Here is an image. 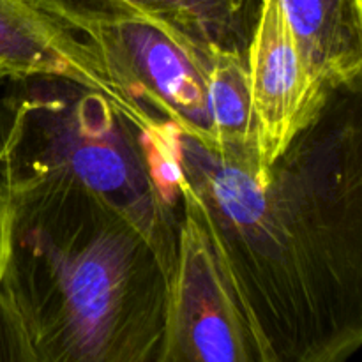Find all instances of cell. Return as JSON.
Here are the masks:
<instances>
[{
  "mask_svg": "<svg viewBox=\"0 0 362 362\" xmlns=\"http://www.w3.org/2000/svg\"><path fill=\"white\" fill-rule=\"evenodd\" d=\"M161 362H265L207 230L184 209Z\"/></svg>",
  "mask_w": 362,
  "mask_h": 362,
  "instance_id": "obj_5",
  "label": "cell"
},
{
  "mask_svg": "<svg viewBox=\"0 0 362 362\" xmlns=\"http://www.w3.org/2000/svg\"><path fill=\"white\" fill-rule=\"evenodd\" d=\"M172 279L145 233L98 194L0 184V292L35 362H161Z\"/></svg>",
  "mask_w": 362,
  "mask_h": 362,
  "instance_id": "obj_2",
  "label": "cell"
},
{
  "mask_svg": "<svg viewBox=\"0 0 362 362\" xmlns=\"http://www.w3.org/2000/svg\"><path fill=\"white\" fill-rule=\"evenodd\" d=\"M257 168L271 165L303 127L324 85L313 80L278 0H265L247 48Z\"/></svg>",
  "mask_w": 362,
  "mask_h": 362,
  "instance_id": "obj_7",
  "label": "cell"
},
{
  "mask_svg": "<svg viewBox=\"0 0 362 362\" xmlns=\"http://www.w3.org/2000/svg\"><path fill=\"white\" fill-rule=\"evenodd\" d=\"M76 34L145 21L212 55L247 60L265 0H32Z\"/></svg>",
  "mask_w": 362,
  "mask_h": 362,
  "instance_id": "obj_6",
  "label": "cell"
},
{
  "mask_svg": "<svg viewBox=\"0 0 362 362\" xmlns=\"http://www.w3.org/2000/svg\"><path fill=\"white\" fill-rule=\"evenodd\" d=\"M6 76H7V74H6V69H4L2 64H0V81H2L4 78H6Z\"/></svg>",
  "mask_w": 362,
  "mask_h": 362,
  "instance_id": "obj_11",
  "label": "cell"
},
{
  "mask_svg": "<svg viewBox=\"0 0 362 362\" xmlns=\"http://www.w3.org/2000/svg\"><path fill=\"white\" fill-rule=\"evenodd\" d=\"M184 205L202 223L265 362H343L362 349V71L324 83L269 166L159 120Z\"/></svg>",
  "mask_w": 362,
  "mask_h": 362,
  "instance_id": "obj_1",
  "label": "cell"
},
{
  "mask_svg": "<svg viewBox=\"0 0 362 362\" xmlns=\"http://www.w3.org/2000/svg\"><path fill=\"white\" fill-rule=\"evenodd\" d=\"M67 182L98 194L145 233L175 274L184 194L159 120L60 74L0 81V184Z\"/></svg>",
  "mask_w": 362,
  "mask_h": 362,
  "instance_id": "obj_3",
  "label": "cell"
},
{
  "mask_svg": "<svg viewBox=\"0 0 362 362\" xmlns=\"http://www.w3.org/2000/svg\"><path fill=\"white\" fill-rule=\"evenodd\" d=\"M0 64L7 76L60 74L90 85L119 99L148 124L119 94L90 45L32 0H0Z\"/></svg>",
  "mask_w": 362,
  "mask_h": 362,
  "instance_id": "obj_8",
  "label": "cell"
},
{
  "mask_svg": "<svg viewBox=\"0 0 362 362\" xmlns=\"http://www.w3.org/2000/svg\"><path fill=\"white\" fill-rule=\"evenodd\" d=\"M85 41L127 105L214 152H255L247 60L212 55L145 21L103 25Z\"/></svg>",
  "mask_w": 362,
  "mask_h": 362,
  "instance_id": "obj_4",
  "label": "cell"
},
{
  "mask_svg": "<svg viewBox=\"0 0 362 362\" xmlns=\"http://www.w3.org/2000/svg\"><path fill=\"white\" fill-rule=\"evenodd\" d=\"M0 361L35 362L30 338L16 308L0 292Z\"/></svg>",
  "mask_w": 362,
  "mask_h": 362,
  "instance_id": "obj_10",
  "label": "cell"
},
{
  "mask_svg": "<svg viewBox=\"0 0 362 362\" xmlns=\"http://www.w3.org/2000/svg\"><path fill=\"white\" fill-rule=\"evenodd\" d=\"M318 83L362 71V0H278Z\"/></svg>",
  "mask_w": 362,
  "mask_h": 362,
  "instance_id": "obj_9",
  "label": "cell"
}]
</instances>
